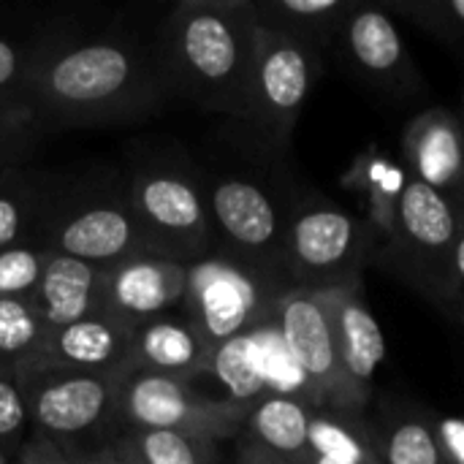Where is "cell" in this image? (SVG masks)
<instances>
[{
    "label": "cell",
    "instance_id": "obj_1",
    "mask_svg": "<svg viewBox=\"0 0 464 464\" xmlns=\"http://www.w3.org/2000/svg\"><path fill=\"white\" fill-rule=\"evenodd\" d=\"M22 101L33 109L38 130L49 133L139 122L171 98L152 35L120 22L87 30L71 19L41 54Z\"/></svg>",
    "mask_w": 464,
    "mask_h": 464
},
{
    "label": "cell",
    "instance_id": "obj_2",
    "mask_svg": "<svg viewBox=\"0 0 464 464\" xmlns=\"http://www.w3.org/2000/svg\"><path fill=\"white\" fill-rule=\"evenodd\" d=\"M253 0L174 3L152 33L169 98L239 120L253 60Z\"/></svg>",
    "mask_w": 464,
    "mask_h": 464
},
{
    "label": "cell",
    "instance_id": "obj_3",
    "mask_svg": "<svg viewBox=\"0 0 464 464\" xmlns=\"http://www.w3.org/2000/svg\"><path fill=\"white\" fill-rule=\"evenodd\" d=\"M122 174L150 250L188 266L218 247L201 169L182 144L147 141Z\"/></svg>",
    "mask_w": 464,
    "mask_h": 464
},
{
    "label": "cell",
    "instance_id": "obj_4",
    "mask_svg": "<svg viewBox=\"0 0 464 464\" xmlns=\"http://www.w3.org/2000/svg\"><path fill=\"white\" fill-rule=\"evenodd\" d=\"M41 245L109 272L136 253L150 250L130 207L122 171H90L54 182Z\"/></svg>",
    "mask_w": 464,
    "mask_h": 464
},
{
    "label": "cell",
    "instance_id": "obj_5",
    "mask_svg": "<svg viewBox=\"0 0 464 464\" xmlns=\"http://www.w3.org/2000/svg\"><path fill=\"white\" fill-rule=\"evenodd\" d=\"M375 250L378 237L372 226L324 193L291 201L283 250L291 288L329 294L362 285V272L375 258Z\"/></svg>",
    "mask_w": 464,
    "mask_h": 464
},
{
    "label": "cell",
    "instance_id": "obj_6",
    "mask_svg": "<svg viewBox=\"0 0 464 464\" xmlns=\"http://www.w3.org/2000/svg\"><path fill=\"white\" fill-rule=\"evenodd\" d=\"M288 288L285 277L256 269L215 247L209 256L188 264L182 313L218 351L272 321L277 299Z\"/></svg>",
    "mask_w": 464,
    "mask_h": 464
},
{
    "label": "cell",
    "instance_id": "obj_7",
    "mask_svg": "<svg viewBox=\"0 0 464 464\" xmlns=\"http://www.w3.org/2000/svg\"><path fill=\"white\" fill-rule=\"evenodd\" d=\"M324 71L321 49L256 19L242 122L269 147H285Z\"/></svg>",
    "mask_w": 464,
    "mask_h": 464
},
{
    "label": "cell",
    "instance_id": "obj_8",
    "mask_svg": "<svg viewBox=\"0 0 464 464\" xmlns=\"http://www.w3.org/2000/svg\"><path fill=\"white\" fill-rule=\"evenodd\" d=\"M16 381L27 400L33 435L49 438L63 451H84L117 435L120 378L63 370L38 359Z\"/></svg>",
    "mask_w": 464,
    "mask_h": 464
},
{
    "label": "cell",
    "instance_id": "obj_9",
    "mask_svg": "<svg viewBox=\"0 0 464 464\" xmlns=\"http://www.w3.org/2000/svg\"><path fill=\"white\" fill-rule=\"evenodd\" d=\"M462 209L408 174L394 226L375 250V264L440 307L459 234Z\"/></svg>",
    "mask_w": 464,
    "mask_h": 464
},
{
    "label": "cell",
    "instance_id": "obj_10",
    "mask_svg": "<svg viewBox=\"0 0 464 464\" xmlns=\"http://www.w3.org/2000/svg\"><path fill=\"white\" fill-rule=\"evenodd\" d=\"M247 402L231 397H209L196 381L128 370L117 392V430L182 432L215 443L242 438Z\"/></svg>",
    "mask_w": 464,
    "mask_h": 464
},
{
    "label": "cell",
    "instance_id": "obj_11",
    "mask_svg": "<svg viewBox=\"0 0 464 464\" xmlns=\"http://www.w3.org/2000/svg\"><path fill=\"white\" fill-rule=\"evenodd\" d=\"M201 177L218 247L285 277L283 250L291 204H280L272 188L247 171H201Z\"/></svg>",
    "mask_w": 464,
    "mask_h": 464
},
{
    "label": "cell",
    "instance_id": "obj_12",
    "mask_svg": "<svg viewBox=\"0 0 464 464\" xmlns=\"http://www.w3.org/2000/svg\"><path fill=\"white\" fill-rule=\"evenodd\" d=\"M272 321L310 389L307 402L318 411L364 413L367 402L353 392L340 364L326 294L288 288L277 299Z\"/></svg>",
    "mask_w": 464,
    "mask_h": 464
},
{
    "label": "cell",
    "instance_id": "obj_13",
    "mask_svg": "<svg viewBox=\"0 0 464 464\" xmlns=\"http://www.w3.org/2000/svg\"><path fill=\"white\" fill-rule=\"evenodd\" d=\"M332 49L359 84L383 98L408 101L427 87L394 16L381 3L356 0Z\"/></svg>",
    "mask_w": 464,
    "mask_h": 464
},
{
    "label": "cell",
    "instance_id": "obj_14",
    "mask_svg": "<svg viewBox=\"0 0 464 464\" xmlns=\"http://www.w3.org/2000/svg\"><path fill=\"white\" fill-rule=\"evenodd\" d=\"M188 266L144 250L103 275V310L136 326L141 321L182 313Z\"/></svg>",
    "mask_w": 464,
    "mask_h": 464
},
{
    "label": "cell",
    "instance_id": "obj_15",
    "mask_svg": "<svg viewBox=\"0 0 464 464\" xmlns=\"http://www.w3.org/2000/svg\"><path fill=\"white\" fill-rule=\"evenodd\" d=\"M402 166L464 209V133L457 111L430 106L402 130Z\"/></svg>",
    "mask_w": 464,
    "mask_h": 464
},
{
    "label": "cell",
    "instance_id": "obj_16",
    "mask_svg": "<svg viewBox=\"0 0 464 464\" xmlns=\"http://www.w3.org/2000/svg\"><path fill=\"white\" fill-rule=\"evenodd\" d=\"M41 362L63 370L122 378L133 367V326L101 310L49 334Z\"/></svg>",
    "mask_w": 464,
    "mask_h": 464
},
{
    "label": "cell",
    "instance_id": "obj_17",
    "mask_svg": "<svg viewBox=\"0 0 464 464\" xmlns=\"http://www.w3.org/2000/svg\"><path fill=\"white\" fill-rule=\"evenodd\" d=\"M329 315H332V329L337 340V353L343 372L353 392L367 402L372 394V378L375 370L386 359V337L367 307V299L362 294V285L353 288H340L326 294Z\"/></svg>",
    "mask_w": 464,
    "mask_h": 464
},
{
    "label": "cell",
    "instance_id": "obj_18",
    "mask_svg": "<svg viewBox=\"0 0 464 464\" xmlns=\"http://www.w3.org/2000/svg\"><path fill=\"white\" fill-rule=\"evenodd\" d=\"M215 348L185 313H169L133 326V367L144 372L196 381L209 372Z\"/></svg>",
    "mask_w": 464,
    "mask_h": 464
},
{
    "label": "cell",
    "instance_id": "obj_19",
    "mask_svg": "<svg viewBox=\"0 0 464 464\" xmlns=\"http://www.w3.org/2000/svg\"><path fill=\"white\" fill-rule=\"evenodd\" d=\"M103 269L84 261L49 253L44 277L30 299L49 334L103 310Z\"/></svg>",
    "mask_w": 464,
    "mask_h": 464
},
{
    "label": "cell",
    "instance_id": "obj_20",
    "mask_svg": "<svg viewBox=\"0 0 464 464\" xmlns=\"http://www.w3.org/2000/svg\"><path fill=\"white\" fill-rule=\"evenodd\" d=\"M313 413L315 408L307 402V397L266 392L250 402L242 438L264 446L266 451L288 462L307 464Z\"/></svg>",
    "mask_w": 464,
    "mask_h": 464
},
{
    "label": "cell",
    "instance_id": "obj_21",
    "mask_svg": "<svg viewBox=\"0 0 464 464\" xmlns=\"http://www.w3.org/2000/svg\"><path fill=\"white\" fill-rule=\"evenodd\" d=\"M370 421L378 438L381 464H449L438 432V413L408 402H389Z\"/></svg>",
    "mask_w": 464,
    "mask_h": 464
},
{
    "label": "cell",
    "instance_id": "obj_22",
    "mask_svg": "<svg viewBox=\"0 0 464 464\" xmlns=\"http://www.w3.org/2000/svg\"><path fill=\"white\" fill-rule=\"evenodd\" d=\"M57 177L33 171L24 163L0 169V250L19 242H38Z\"/></svg>",
    "mask_w": 464,
    "mask_h": 464
},
{
    "label": "cell",
    "instance_id": "obj_23",
    "mask_svg": "<svg viewBox=\"0 0 464 464\" xmlns=\"http://www.w3.org/2000/svg\"><path fill=\"white\" fill-rule=\"evenodd\" d=\"M73 16H0V95L22 98L24 84L46 46Z\"/></svg>",
    "mask_w": 464,
    "mask_h": 464
},
{
    "label": "cell",
    "instance_id": "obj_24",
    "mask_svg": "<svg viewBox=\"0 0 464 464\" xmlns=\"http://www.w3.org/2000/svg\"><path fill=\"white\" fill-rule=\"evenodd\" d=\"M307 464H381L372 421L364 413L315 408Z\"/></svg>",
    "mask_w": 464,
    "mask_h": 464
},
{
    "label": "cell",
    "instance_id": "obj_25",
    "mask_svg": "<svg viewBox=\"0 0 464 464\" xmlns=\"http://www.w3.org/2000/svg\"><path fill=\"white\" fill-rule=\"evenodd\" d=\"M353 5L356 0H253L261 24L296 35L321 52L334 46Z\"/></svg>",
    "mask_w": 464,
    "mask_h": 464
},
{
    "label": "cell",
    "instance_id": "obj_26",
    "mask_svg": "<svg viewBox=\"0 0 464 464\" xmlns=\"http://www.w3.org/2000/svg\"><path fill=\"white\" fill-rule=\"evenodd\" d=\"M408 182V169L386 160L372 147L359 152L348 174L343 177V185L356 190L367 204V223L372 226L378 245L389 237L394 226V215L400 207V196Z\"/></svg>",
    "mask_w": 464,
    "mask_h": 464
},
{
    "label": "cell",
    "instance_id": "obj_27",
    "mask_svg": "<svg viewBox=\"0 0 464 464\" xmlns=\"http://www.w3.org/2000/svg\"><path fill=\"white\" fill-rule=\"evenodd\" d=\"M49 343V329L30 299L0 296V375L19 378Z\"/></svg>",
    "mask_w": 464,
    "mask_h": 464
},
{
    "label": "cell",
    "instance_id": "obj_28",
    "mask_svg": "<svg viewBox=\"0 0 464 464\" xmlns=\"http://www.w3.org/2000/svg\"><path fill=\"white\" fill-rule=\"evenodd\" d=\"M117 438L141 464H223L220 443L182 432L125 430Z\"/></svg>",
    "mask_w": 464,
    "mask_h": 464
},
{
    "label": "cell",
    "instance_id": "obj_29",
    "mask_svg": "<svg viewBox=\"0 0 464 464\" xmlns=\"http://www.w3.org/2000/svg\"><path fill=\"white\" fill-rule=\"evenodd\" d=\"M386 11L411 19L440 44L464 49V0H397Z\"/></svg>",
    "mask_w": 464,
    "mask_h": 464
},
{
    "label": "cell",
    "instance_id": "obj_30",
    "mask_svg": "<svg viewBox=\"0 0 464 464\" xmlns=\"http://www.w3.org/2000/svg\"><path fill=\"white\" fill-rule=\"evenodd\" d=\"M46 261L49 250L38 242H19L0 250V296L33 299Z\"/></svg>",
    "mask_w": 464,
    "mask_h": 464
},
{
    "label": "cell",
    "instance_id": "obj_31",
    "mask_svg": "<svg viewBox=\"0 0 464 464\" xmlns=\"http://www.w3.org/2000/svg\"><path fill=\"white\" fill-rule=\"evenodd\" d=\"M33 435L27 400L16 378L0 375V459L14 462L19 449Z\"/></svg>",
    "mask_w": 464,
    "mask_h": 464
},
{
    "label": "cell",
    "instance_id": "obj_32",
    "mask_svg": "<svg viewBox=\"0 0 464 464\" xmlns=\"http://www.w3.org/2000/svg\"><path fill=\"white\" fill-rule=\"evenodd\" d=\"M38 130L33 109L22 98L0 95V144H35Z\"/></svg>",
    "mask_w": 464,
    "mask_h": 464
},
{
    "label": "cell",
    "instance_id": "obj_33",
    "mask_svg": "<svg viewBox=\"0 0 464 464\" xmlns=\"http://www.w3.org/2000/svg\"><path fill=\"white\" fill-rule=\"evenodd\" d=\"M440 310H446L464 329V209L462 218H459V234H457V245H454Z\"/></svg>",
    "mask_w": 464,
    "mask_h": 464
},
{
    "label": "cell",
    "instance_id": "obj_34",
    "mask_svg": "<svg viewBox=\"0 0 464 464\" xmlns=\"http://www.w3.org/2000/svg\"><path fill=\"white\" fill-rule=\"evenodd\" d=\"M11 464H71V454L41 435H30Z\"/></svg>",
    "mask_w": 464,
    "mask_h": 464
},
{
    "label": "cell",
    "instance_id": "obj_35",
    "mask_svg": "<svg viewBox=\"0 0 464 464\" xmlns=\"http://www.w3.org/2000/svg\"><path fill=\"white\" fill-rule=\"evenodd\" d=\"M71 464H125L120 449H117V440H106L101 446H92V449H84V451H73L71 454Z\"/></svg>",
    "mask_w": 464,
    "mask_h": 464
},
{
    "label": "cell",
    "instance_id": "obj_36",
    "mask_svg": "<svg viewBox=\"0 0 464 464\" xmlns=\"http://www.w3.org/2000/svg\"><path fill=\"white\" fill-rule=\"evenodd\" d=\"M234 464H294L272 451H266L264 446L247 440V438H239V449H237V457H234Z\"/></svg>",
    "mask_w": 464,
    "mask_h": 464
},
{
    "label": "cell",
    "instance_id": "obj_37",
    "mask_svg": "<svg viewBox=\"0 0 464 464\" xmlns=\"http://www.w3.org/2000/svg\"><path fill=\"white\" fill-rule=\"evenodd\" d=\"M33 147L35 144H0V169L24 163Z\"/></svg>",
    "mask_w": 464,
    "mask_h": 464
},
{
    "label": "cell",
    "instance_id": "obj_38",
    "mask_svg": "<svg viewBox=\"0 0 464 464\" xmlns=\"http://www.w3.org/2000/svg\"><path fill=\"white\" fill-rule=\"evenodd\" d=\"M114 440H117V449H120V454H122L125 464H141L139 459H136V457H133V454H130V449H128V446H125V443H122V440H120L117 435H114Z\"/></svg>",
    "mask_w": 464,
    "mask_h": 464
},
{
    "label": "cell",
    "instance_id": "obj_39",
    "mask_svg": "<svg viewBox=\"0 0 464 464\" xmlns=\"http://www.w3.org/2000/svg\"><path fill=\"white\" fill-rule=\"evenodd\" d=\"M459 120H462V133H464V90H462V109H459Z\"/></svg>",
    "mask_w": 464,
    "mask_h": 464
},
{
    "label": "cell",
    "instance_id": "obj_40",
    "mask_svg": "<svg viewBox=\"0 0 464 464\" xmlns=\"http://www.w3.org/2000/svg\"><path fill=\"white\" fill-rule=\"evenodd\" d=\"M0 464H5V462H3V459H0Z\"/></svg>",
    "mask_w": 464,
    "mask_h": 464
}]
</instances>
